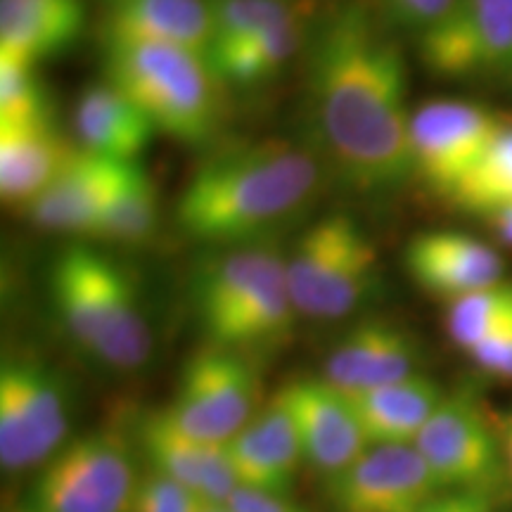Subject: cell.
Here are the masks:
<instances>
[{
  "label": "cell",
  "mask_w": 512,
  "mask_h": 512,
  "mask_svg": "<svg viewBox=\"0 0 512 512\" xmlns=\"http://www.w3.org/2000/svg\"><path fill=\"white\" fill-rule=\"evenodd\" d=\"M309 91L320 140L349 185L382 192L413 176L406 60L361 3L344 5L320 27Z\"/></svg>",
  "instance_id": "1"
},
{
  "label": "cell",
  "mask_w": 512,
  "mask_h": 512,
  "mask_svg": "<svg viewBox=\"0 0 512 512\" xmlns=\"http://www.w3.org/2000/svg\"><path fill=\"white\" fill-rule=\"evenodd\" d=\"M316 159L285 140L216 152L190 176L176 226L214 247H249L304 207L318 188Z\"/></svg>",
  "instance_id": "2"
},
{
  "label": "cell",
  "mask_w": 512,
  "mask_h": 512,
  "mask_svg": "<svg viewBox=\"0 0 512 512\" xmlns=\"http://www.w3.org/2000/svg\"><path fill=\"white\" fill-rule=\"evenodd\" d=\"M192 302L209 347L240 354L285 339L297 313L285 256L256 245L204 259L192 275Z\"/></svg>",
  "instance_id": "3"
},
{
  "label": "cell",
  "mask_w": 512,
  "mask_h": 512,
  "mask_svg": "<svg viewBox=\"0 0 512 512\" xmlns=\"http://www.w3.org/2000/svg\"><path fill=\"white\" fill-rule=\"evenodd\" d=\"M105 79L136 102L157 133L185 145H202L216 133L221 81L200 53L105 38Z\"/></svg>",
  "instance_id": "4"
},
{
  "label": "cell",
  "mask_w": 512,
  "mask_h": 512,
  "mask_svg": "<svg viewBox=\"0 0 512 512\" xmlns=\"http://www.w3.org/2000/svg\"><path fill=\"white\" fill-rule=\"evenodd\" d=\"M53 302L74 342L112 368L131 370L150 356L152 335L131 278L91 247L64 249L53 266Z\"/></svg>",
  "instance_id": "5"
},
{
  "label": "cell",
  "mask_w": 512,
  "mask_h": 512,
  "mask_svg": "<svg viewBox=\"0 0 512 512\" xmlns=\"http://www.w3.org/2000/svg\"><path fill=\"white\" fill-rule=\"evenodd\" d=\"M131 446L110 430L69 439L38 475V512H131L138 489Z\"/></svg>",
  "instance_id": "6"
},
{
  "label": "cell",
  "mask_w": 512,
  "mask_h": 512,
  "mask_svg": "<svg viewBox=\"0 0 512 512\" xmlns=\"http://www.w3.org/2000/svg\"><path fill=\"white\" fill-rule=\"evenodd\" d=\"M69 430L67 387L46 363L5 358L0 368V463L24 470L46 463Z\"/></svg>",
  "instance_id": "7"
},
{
  "label": "cell",
  "mask_w": 512,
  "mask_h": 512,
  "mask_svg": "<svg viewBox=\"0 0 512 512\" xmlns=\"http://www.w3.org/2000/svg\"><path fill=\"white\" fill-rule=\"evenodd\" d=\"M259 375L238 351L207 347L185 363L176 396L162 413L178 430L226 444L254 418Z\"/></svg>",
  "instance_id": "8"
},
{
  "label": "cell",
  "mask_w": 512,
  "mask_h": 512,
  "mask_svg": "<svg viewBox=\"0 0 512 512\" xmlns=\"http://www.w3.org/2000/svg\"><path fill=\"white\" fill-rule=\"evenodd\" d=\"M418 50L439 79L512 83V0H456Z\"/></svg>",
  "instance_id": "9"
},
{
  "label": "cell",
  "mask_w": 512,
  "mask_h": 512,
  "mask_svg": "<svg viewBox=\"0 0 512 512\" xmlns=\"http://www.w3.org/2000/svg\"><path fill=\"white\" fill-rule=\"evenodd\" d=\"M413 446L444 491L491 494L505 475L494 420L470 394L444 396Z\"/></svg>",
  "instance_id": "10"
},
{
  "label": "cell",
  "mask_w": 512,
  "mask_h": 512,
  "mask_svg": "<svg viewBox=\"0 0 512 512\" xmlns=\"http://www.w3.org/2000/svg\"><path fill=\"white\" fill-rule=\"evenodd\" d=\"M503 126L477 102H425L411 119L413 176L448 200Z\"/></svg>",
  "instance_id": "11"
},
{
  "label": "cell",
  "mask_w": 512,
  "mask_h": 512,
  "mask_svg": "<svg viewBox=\"0 0 512 512\" xmlns=\"http://www.w3.org/2000/svg\"><path fill=\"white\" fill-rule=\"evenodd\" d=\"M441 491L439 479L413 444L370 446L325 484V494L339 512H420Z\"/></svg>",
  "instance_id": "12"
},
{
  "label": "cell",
  "mask_w": 512,
  "mask_h": 512,
  "mask_svg": "<svg viewBox=\"0 0 512 512\" xmlns=\"http://www.w3.org/2000/svg\"><path fill=\"white\" fill-rule=\"evenodd\" d=\"M283 394L302 439L304 460L325 477L344 470L370 448L349 394L339 392L323 377L290 382Z\"/></svg>",
  "instance_id": "13"
},
{
  "label": "cell",
  "mask_w": 512,
  "mask_h": 512,
  "mask_svg": "<svg viewBox=\"0 0 512 512\" xmlns=\"http://www.w3.org/2000/svg\"><path fill=\"white\" fill-rule=\"evenodd\" d=\"M226 448L240 489L290 494L304 451L283 389L226 441Z\"/></svg>",
  "instance_id": "14"
},
{
  "label": "cell",
  "mask_w": 512,
  "mask_h": 512,
  "mask_svg": "<svg viewBox=\"0 0 512 512\" xmlns=\"http://www.w3.org/2000/svg\"><path fill=\"white\" fill-rule=\"evenodd\" d=\"M403 266L422 290L448 302L503 283L501 254L486 242L456 230L415 235L403 252Z\"/></svg>",
  "instance_id": "15"
},
{
  "label": "cell",
  "mask_w": 512,
  "mask_h": 512,
  "mask_svg": "<svg viewBox=\"0 0 512 512\" xmlns=\"http://www.w3.org/2000/svg\"><path fill=\"white\" fill-rule=\"evenodd\" d=\"M415 339L389 320H363L325 358L323 380L339 392L358 394L418 373Z\"/></svg>",
  "instance_id": "16"
},
{
  "label": "cell",
  "mask_w": 512,
  "mask_h": 512,
  "mask_svg": "<svg viewBox=\"0 0 512 512\" xmlns=\"http://www.w3.org/2000/svg\"><path fill=\"white\" fill-rule=\"evenodd\" d=\"M128 164L79 147L60 178L24 211L38 228L93 238Z\"/></svg>",
  "instance_id": "17"
},
{
  "label": "cell",
  "mask_w": 512,
  "mask_h": 512,
  "mask_svg": "<svg viewBox=\"0 0 512 512\" xmlns=\"http://www.w3.org/2000/svg\"><path fill=\"white\" fill-rule=\"evenodd\" d=\"M140 444L152 470L197 491L209 503H228L240 489L226 444L190 437L162 413H150L140 425Z\"/></svg>",
  "instance_id": "18"
},
{
  "label": "cell",
  "mask_w": 512,
  "mask_h": 512,
  "mask_svg": "<svg viewBox=\"0 0 512 512\" xmlns=\"http://www.w3.org/2000/svg\"><path fill=\"white\" fill-rule=\"evenodd\" d=\"M74 147L57 131L55 121L0 126V195L12 207L27 209L53 185L69 162Z\"/></svg>",
  "instance_id": "19"
},
{
  "label": "cell",
  "mask_w": 512,
  "mask_h": 512,
  "mask_svg": "<svg viewBox=\"0 0 512 512\" xmlns=\"http://www.w3.org/2000/svg\"><path fill=\"white\" fill-rule=\"evenodd\" d=\"M83 29V0H0V55L38 67L72 48Z\"/></svg>",
  "instance_id": "20"
},
{
  "label": "cell",
  "mask_w": 512,
  "mask_h": 512,
  "mask_svg": "<svg viewBox=\"0 0 512 512\" xmlns=\"http://www.w3.org/2000/svg\"><path fill=\"white\" fill-rule=\"evenodd\" d=\"M74 128L79 147L119 162H138L157 133L136 102L107 79L81 93L76 102Z\"/></svg>",
  "instance_id": "21"
},
{
  "label": "cell",
  "mask_w": 512,
  "mask_h": 512,
  "mask_svg": "<svg viewBox=\"0 0 512 512\" xmlns=\"http://www.w3.org/2000/svg\"><path fill=\"white\" fill-rule=\"evenodd\" d=\"M105 38L164 43L207 57L211 46L209 0H114Z\"/></svg>",
  "instance_id": "22"
},
{
  "label": "cell",
  "mask_w": 512,
  "mask_h": 512,
  "mask_svg": "<svg viewBox=\"0 0 512 512\" xmlns=\"http://www.w3.org/2000/svg\"><path fill=\"white\" fill-rule=\"evenodd\" d=\"M444 396L432 377L415 373L368 392L349 394V399L370 446H401L415 444Z\"/></svg>",
  "instance_id": "23"
},
{
  "label": "cell",
  "mask_w": 512,
  "mask_h": 512,
  "mask_svg": "<svg viewBox=\"0 0 512 512\" xmlns=\"http://www.w3.org/2000/svg\"><path fill=\"white\" fill-rule=\"evenodd\" d=\"M361 226L347 214H332L299 235L290 254L285 256L287 287L297 313L311 316L318 294L347 254L351 242L361 233Z\"/></svg>",
  "instance_id": "24"
},
{
  "label": "cell",
  "mask_w": 512,
  "mask_h": 512,
  "mask_svg": "<svg viewBox=\"0 0 512 512\" xmlns=\"http://www.w3.org/2000/svg\"><path fill=\"white\" fill-rule=\"evenodd\" d=\"M304 43V24L297 12L275 27L259 31L247 41L216 50L207 57L221 83L254 86L275 76Z\"/></svg>",
  "instance_id": "25"
},
{
  "label": "cell",
  "mask_w": 512,
  "mask_h": 512,
  "mask_svg": "<svg viewBox=\"0 0 512 512\" xmlns=\"http://www.w3.org/2000/svg\"><path fill=\"white\" fill-rule=\"evenodd\" d=\"M159 221V197L155 181L145 171V166L131 162L114 192L110 207L102 216L93 238L124 245H138L155 233Z\"/></svg>",
  "instance_id": "26"
},
{
  "label": "cell",
  "mask_w": 512,
  "mask_h": 512,
  "mask_svg": "<svg viewBox=\"0 0 512 512\" xmlns=\"http://www.w3.org/2000/svg\"><path fill=\"white\" fill-rule=\"evenodd\" d=\"M448 202L460 211L475 216H489L512 202V126L505 124L491 140L479 162L451 192Z\"/></svg>",
  "instance_id": "27"
},
{
  "label": "cell",
  "mask_w": 512,
  "mask_h": 512,
  "mask_svg": "<svg viewBox=\"0 0 512 512\" xmlns=\"http://www.w3.org/2000/svg\"><path fill=\"white\" fill-rule=\"evenodd\" d=\"M508 320H512V283L505 280L448 302V335L467 354Z\"/></svg>",
  "instance_id": "28"
},
{
  "label": "cell",
  "mask_w": 512,
  "mask_h": 512,
  "mask_svg": "<svg viewBox=\"0 0 512 512\" xmlns=\"http://www.w3.org/2000/svg\"><path fill=\"white\" fill-rule=\"evenodd\" d=\"M209 8L211 46L207 57L216 50L238 46L294 15V8L285 0H209Z\"/></svg>",
  "instance_id": "29"
},
{
  "label": "cell",
  "mask_w": 512,
  "mask_h": 512,
  "mask_svg": "<svg viewBox=\"0 0 512 512\" xmlns=\"http://www.w3.org/2000/svg\"><path fill=\"white\" fill-rule=\"evenodd\" d=\"M48 119H53V110L36 64L0 55V126L38 124Z\"/></svg>",
  "instance_id": "30"
},
{
  "label": "cell",
  "mask_w": 512,
  "mask_h": 512,
  "mask_svg": "<svg viewBox=\"0 0 512 512\" xmlns=\"http://www.w3.org/2000/svg\"><path fill=\"white\" fill-rule=\"evenodd\" d=\"M209 501L176 479L150 470L140 477L131 512H202Z\"/></svg>",
  "instance_id": "31"
},
{
  "label": "cell",
  "mask_w": 512,
  "mask_h": 512,
  "mask_svg": "<svg viewBox=\"0 0 512 512\" xmlns=\"http://www.w3.org/2000/svg\"><path fill=\"white\" fill-rule=\"evenodd\" d=\"M453 3L456 0H380V8L399 27L425 34L439 19H444Z\"/></svg>",
  "instance_id": "32"
},
{
  "label": "cell",
  "mask_w": 512,
  "mask_h": 512,
  "mask_svg": "<svg viewBox=\"0 0 512 512\" xmlns=\"http://www.w3.org/2000/svg\"><path fill=\"white\" fill-rule=\"evenodd\" d=\"M470 356L486 373L512 380V320L482 339Z\"/></svg>",
  "instance_id": "33"
},
{
  "label": "cell",
  "mask_w": 512,
  "mask_h": 512,
  "mask_svg": "<svg viewBox=\"0 0 512 512\" xmlns=\"http://www.w3.org/2000/svg\"><path fill=\"white\" fill-rule=\"evenodd\" d=\"M420 512H494V503L482 491H441Z\"/></svg>",
  "instance_id": "34"
},
{
  "label": "cell",
  "mask_w": 512,
  "mask_h": 512,
  "mask_svg": "<svg viewBox=\"0 0 512 512\" xmlns=\"http://www.w3.org/2000/svg\"><path fill=\"white\" fill-rule=\"evenodd\" d=\"M233 512H304L287 496L264 494V491L238 489L226 503Z\"/></svg>",
  "instance_id": "35"
},
{
  "label": "cell",
  "mask_w": 512,
  "mask_h": 512,
  "mask_svg": "<svg viewBox=\"0 0 512 512\" xmlns=\"http://www.w3.org/2000/svg\"><path fill=\"white\" fill-rule=\"evenodd\" d=\"M494 427H496L498 444H501V453H503L505 477H510L512 482V408L501 415H496Z\"/></svg>",
  "instance_id": "36"
},
{
  "label": "cell",
  "mask_w": 512,
  "mask_h": 512,
  "mask_svg": "<svg viewBox=\"0 0 512 512\" xmlns=\"http://www.w3.org/2000/svg\"><path fill=\"white\" fill-rule=\"evenodd\" d=\"M484 221L489 223L491 230L498 235V240L512 247V202L503 204L501 209L491 211L489 216H484Z\"/></svg>",
  "instance_id": "37"
},
{
  "label": "cell",
  "mask_w": 512,
  "mask_h": 512,
  "mask_svg": "<svg viewBox=\"0 0 512 512\" xmlns=\"http://www.w3.org/2000/svg\"><path fill=\"white\" fill-rule=\"evenodd\" d=\"M202 512H233V510H230L226 503H209Z\"/></svg>",
  "instance_id": "38"
},
{
  "label": "cell",
  "mask_w": 512,
  "mask_h": 512,
  "mask_svg": "<svg viewBox=\"0 0 512 512\" xmlns=\"http://www.w3.org/2000/svg\"><path fill=\"white\" fill-rule=\"evenodd\" d=\"M10 512H38L34 505H29V508H15V510H10Z\"/></svg>",
  "instance_id": "39"
},
{
  "label": "cell",
  "mask_w": 512,
  "mask_h": 512,
  "mask_svg": "<svg viewBox=\"0 0 512 512\" xmlns=\"http://www.w3.org/2000/svg\"><path fill=\"white\" fill-rule=\"evenodd\" d=\"M112 3H114V0H112Z\"/></svg>",
  "instance_id": "40"
}]
</instances>
